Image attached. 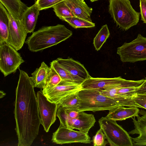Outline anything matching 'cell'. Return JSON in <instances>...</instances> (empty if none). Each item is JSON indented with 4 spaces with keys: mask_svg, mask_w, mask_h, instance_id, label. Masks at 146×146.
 Returning <instances> with one entry per match:
<instances>
[{
    "mask_svg": "<svg viewBox=\"0 0 146 146\" xmlns=\"http://www.w3.org/2000/svg\"><path fill=\"white\" fill-rule=\"evenodd\" d=\"M135 94L146 95V78L143 83L136 88Z\"/></svg>",
    "mask_w": 146,
    "mask_h": 146,
    "instance_id": "cell-33",
    "label": "cell"
},
{
    "mask_svg": "<svg viewBox=\"0 0 146 146\" xmlns=\"http://www.w3.org/2000/svg\"><path fill=\"white\" fill-rule=\"evenodd\" d=\"M125 80L120 76L113 78H93L91 76L82 84V89L100 91L120 84Z\"/></svg>",
    "mask_w": 146,
    "mask_h": 146,
    "instance_id": "cell-16",
    "label": "cell"
},
{
    "mask_svg": "<svg viewBox=\"0 0 146 146\" xmlns=\"http://www.w3.org/2000/svg\"><path fill=\"white\" fill-rule=\"evenodd\" d=\"M36 96L41 124L48 132L56 119L58 104L48 100L42 90L37 92Z\"/></svg>",
    "mask_w": 146,
    "mask_h": 146,
    "instance_id": "cell-8",
    "label": "cell"
},
{
    "mask_svg": "<svg viewBox=\"0 0 146 146\" xmlns=\"http://www.w3.org/2000/svg\"><path fill=\"white\" fill-rule=\"evenodd\" d=\"M77 92L70 94L61 100L58 104V108L62 106L64 108L78 111L80 102Z\"/></svg>",
    "mask_w": 146,
    "mask_h": 146,
    "instance_id": "cell-23",
    "label": "cell"
},
{
    "mask_svg": "<svg viewBox=\"0 0 146 146\" xmlns=\"http://www.w3.org/2000/svg\"><path fill=\"white\" fill-rule=\"evenodd\" d=\"M10 15L0 2V43H6L8 40L10 23Z\"/></svg>",
    "mask_w": 146,
    "mask_h": 146,
    "instance_id": "cell-21",
    "label": "cell"
},
{
    "mask_svg": "<svg viewBox=\"0 0 146 146\" xmlns=\"http://www.w3.org/2000/svg\"><path fill=\"white\" fill-rule=\"evenodd\" d=\"M14 114L19 146H30L37 137L41 123L36 95L27 74L19 69Z\"/></svg>",
    "mask_w": 146,
    "mask_h": 146,
    "instance_id": "cell-1",
    "label": "cell"
},
{
    "mask_svg": "<svg viewBox=\"0 0 146 146\" xmlns=\"http://www.w3.org/2000/svg\"><path fill=\"white\" fill-rule=\"evenodd\" d=\"M81 89V84L62 80L53 88L42 92L50 101L58 104L64 98L77 92Z\"/></svg>",
    "mask_w": 146,
    "mask_h": 146,
    "instance_id": "cell-10",
    "label": "cell"
},
{
    "mask_svg": "<svg viewBox=\"0 0 146 146\" xmlns=\"http://www.w3.org/2000/svg\"><path fill=\"white\" fill-rule=\"evenodd\" d=\"M0 2L9 13L16 19L21 20L28 7L21 0H0Z\"/></svg>",
    "mask_w": 146,
    "mask_h": 146,
    "instance_id": "cell-20",
    "label": "cell"
},
{
    "mask_svg": "<svg viewBox=\"0 0 146 146\" xmlns=\"http://www.w3.org/2000/svg\"><path fill=\"white\" fill-rule=\"evenodd\" d=\"M105 135L102 129L98 131L93 138V145L94 146H105L108 142L105 141Z\"/></svg>",
    "mask_w": 146,
    "mask_h": 146,
    "instance_id": "cell-29",
    "label": "cell"
},
{
    "mask_svg": "<svg viewBox=\"0 0 146 146\" xmlns=\"http://www.w3.org/2000/svg\"><path fill=\"white\" fill-rule=\"evenodd\" d=\"M139 114L136 117H131L134 125V129L128 133L129 134H137L139 136L135 138H132L133 146H146V110H141Z\"/></svg>",
    "mask_w": 146,
    "mask_h": 146,
    "instance_id": "cell-14",
    "label": "cell"
},
{
    "mask_svg": "<svg viewBox=\"0 0 146 146\" xmlns=\"http://www.w3.org/2000/svg\"><path fill=\"white\" fill-rule=\"evenodd\" d=\"M52 141L53 143L61 145L75 143L88 144L91 142L88 134L68 128L61 124L53 133Z\"/></svg>",
    "mask_w": 146,
    "mask_h": 146,
    "instance_id": "cell-9",
    "label": "cell"
},
{
    "mask_svg": "<svg viewBox=\"0 0 146 146\" xmlns=\"http://www.w3.org/2000/svg\"><path fill=\"white\" fill-rule=\"evenodd\" d=\"M109 12L117 26L127 31L138 23L140 13L136 11L129 0H109Z\"/></svg>",
    "mask_w": 146,
    "mask_h": 146,
    "instance_id": "cell-4",
    "label": "cell"
},
{
    "mask_svg": "<svg viewBox=\"0 0 146 146\" xmlns=\"http://www.w3.org/2000/svg\"><path fill=\"white\" fill-rule=\"evenodd\" d=\"M77 95L80 103L79 112L110 111L121 106L116 100L96 90L82 89L77 92Z\"/></svg>",
    "mask_w": 146,
    "mask_h": 146,
    "instance_id": "cell-3",
    "label": "cell"
},
{
    "mask_svg": "<svg viewBox=\"0 0 146 146\" xmlns=\"http://www.w3.org/2000/svg\"><path fill=\"white\" fill-rule=\"evenodd\" d=\"M90 0L91 2H94V1H97L98 0Z\"/></svg>",
    "mask_w": 146,
    "mask_h": 146,
    "instance_id": "cell-35",
    "label": "cell"
},
{
    "mask_svg": "<svg viewBox=\"0 0 146 146\" xmlns=\"http://www.w3.org/2000/svg\"><path fill=\"white\" fill-rule=\"evenodd\" d=\"M60 76L51 66L49 67L44 87L42 90L44 92L50 90L57 85L62 80Z\"/></svg>",
    "mask_w": 146,
    "mask_h": 146,
    "instance_id": "cell-24",
    "label": "cell"
},
{
    "mask_svg": "<svg viewBox=\"0 0 146 146\" xmlns=\"http://www.w3.org/2000/svg\"><path fill=\"white\" fill-rule=\"evenodd\" d=\"M141 20L146 24V0H139Z\"/></svg>",
    "mask_w": 146,
    "mask_h": 146,
    "instance_id": "cell-32",
    "label": "cell"
},
{
    "mask_svg": "<svg viewBox=\"0 0 146 146\" xmlns=\"http://www.w3.org/2000/svg\"><path fill=\"white\" fill-rule=\"evenodd\" d=\"M140 110L136 107H125L119 106L109 111L106 117L108 118L117 121L125 120L128 118L136 117L139 114Z\"/></svg>",
    "mask_w": 146,
    "mask_h": 146,
    "instance_id": "cell-19",
    "label": "cell"
},
{
    "mask_svg": "<svg viewBox=\"0 0 146 146\" xmlns=\"http://www.w3.org/2000/svg\"><path fill=\"white\" fill-rule=\"evenodd\" d=\"M50 64L54 68L62 80L74 82L70 73L60 65L56 60L51 62Z\"/></svg>",
    "mask_w": 146,
    "mask_h": 146,
    "instance_id": "cell-28",
    "label": "cell"
},
{
    "mask_svg": "<svg viewBox=\"0 0 146 146\" xmlns=\"http://www.w3.org/2000/svg\"><path fill=\"white\" fill-rule=\"evenodd\" d=\"M9 15V34L6 43L18 51L25 42L28 33L21 20L15 19Z\"/></svg>",
    "mask_w": 146,
    "mask_h": 146,
    "instance_id": "cell-11",
    "label": "cell"
},
{
    "mask_svg": "<svg viewBox=\"0 0 146 146\" xmlns=\"http://www.w3.org/2000/svg\"><path fill=\"white\" fill-rule=\"evenodd\" d=\"M100 128L111 146H133L132 139L129 133L116 121L106 116L98 121Z\"/></svg>",
    "mask_w": 146,
    "mask_h": 146,
    "instance_id": "cell-5",
    "label": "cell"
},
{
    "mask_svg": "<svg viewBox=\"0 0 146 146\" xmlns=\"http://www.w3.org/2000/svg\"><path fill=\"white\" fill-rule=\"evenodd\" d=\"M110 35L107 25L103 26L94 39L93 43L96 51H98L100 49Z\"/></svg>",
    "mask_w": 146,
    "mask_h": 146,
    "instance_id": "cell-25",
    "label": "cell"
},
{
    "mask_svg": "<svg viewBox=\"0 0 146 146\" xmlns=\"http://www.w3.org/2000/svg\"><path fill=\"white\" fill-rule=\"evenodd\" d=\"M65 109L68 116L70 118L74 119L78 117L79 112L78 111Z\"/></svg>",
    "mask_w": 146,
    "mask_h": 146,
    "instance_id": "cell-34",
    "label": "cell"
},
{
    "mask_svg": "<svg viewBox=\"0 0 146 146\" xmlns=\"http://www.w3.org/2000/svg\"></svg>",
    "mask_w": 146,
    "mask_h": 146,
    "instance_id": "cell-36",
    "label": "cell"
},
{
    "mask_svg": "<svg viewBox=\"0 0 146 146\" xmlns=\"http://www.w3.org/2000/svg\"><path fill=\"white\" fill-rule=\"evenodd\" d=\"M65 0H38L36 3L40 10L53 8L56 5Z\"/></svg>",
    "mask_w": 146,
    "mask_h": 146,
    "instance_id": "cell-30",
    "label": "cell"
},
{
    "mask_svg": "<svg viewBox=\"0 0 146 146\" xmlns=\"http://www.w3.org/2000/svg\"><path fill=\"white\" fill-rule=\"evenodd\" d=\"M72 32L64 25L43 27L33 33L25 41L29 50L36 52L56 45L71 37Z\"/></svg>",
    "mask_w": 146,
    "mask_h": 146,
    "instance_id": "cell-2",
    "label": "cell"
},
{
    "mask_svg": "<svg viewBox=\"0 0 146 146\" xmlns=\"http://www.w3.org/2000/svg\"><path fill=\"white\" fill-rule=\"evenodd\" d=\"M62 20L66 22L75 29L91 28L95 26V24L92 22H89L76 17H64Z\"/></svg>",
    "mask_w": 146,
    "mask_h": 146,
    "instance_id": "cell-26",
    "label": "cell"
},
{
    "mask_svg": "<svg viewBox=\"0 0 146 146\" xmlns=\"http://www.w3.org/2000/svg\"><path fill=\"white\" fill-rule=\"evenodd\" d=\"M56 60L70 73L76 83L82 84L91 76L83 64L72 58L63 59L59 58Z\"/></svg>",
    "mask_w": 146,
    "mask_h": 146,
    "instance_id": "cell-12",
    "label": "cell"
},
{
    "mask_svg": "<svg viewBox=\"0 0 146 146\" xmlns=\"http://www.w3.org/2000/svg\"><path fill=\"white\" fill-rule=\"evenodd\" d=\"M49 68L44 62H43L40 66L31 74L32 76L30 77L34 88H44Z\"/></svg>",
    "mask_w": 146,
    "mask_h": 146,
    "instance_id": "cell-22",
    "label": "cell"
},
{
    "mask_svg": "<svg viewBox=\"0 0 146 146\" xmlns=\"http://www.w3.org/2000/svg\"><path fill=\"white\" fill-rule=\"evenodd\" d=\"M96 122L94 115L81 111L79 112L77 118L74 119L69 118L64 126L72 129H76L88 134L89 130Z\"/></svg>",
    "mask_w": 146,
    "mask_h": 146,
    "instance_id": "cell-15",
    "label": "cell"
},
{
    "mask_svg": "<svg viewBox=\"0 0 146 146\" xmlns=\"http://www.w3.org/2000/svg\"><path fill=\"white\" fill-rule=\"evenodd\" d=\"M40 11L38 5L35 2L28 7L24 13L21 20L28 33L33 32Z\"/></svg>",
    "mask_w": 146,
    "mask_h": 146,
    "instance_id": "cell-18",
    "label": "cell"
},
{
    "mask_svg": "<svg viewBox=\"0 0 146 146\" xmlns=\"http://www.w3.org/2000/svg\"><path fill=\"white\" fill-rule=\"evenodd\" d=\"M132 99L137 107L146 110V95L135 94Z\"/></svg>",
    "mask_w": 146,
    "mask_h": 146,
    "instance_id": "cell-31",
    "label": "cell"
},
{
    "mask_svg": "<svg viewBox=\"0 0 146 146\" xmlns=\"http://www.w3.org/2000/svg\"><path fill=\"white\" fill-rule=\"evenodd\" d=\"M75 17L92 22L91 18L92 9L89 7L84 0H65Z\"/></svg>",
    "mask_w": 146,
    "mask_h": 146,
    "instance_id": "cell-17",
    "label": "cell"
},
{
    "mask_svg": "<svg viewBox=\"0 0 146 146\" xmlns=\"http://www.w3.org/2000/svg\"><path fill=\"white\" fill-rule=\"evenodd\" d=\"M144 80V79L136 81L125 79L124 81L120 84L99 91L105 96L116 100L121 106L136 107L132 99H126L121 97L117 94V91L118 88L121 87H131L138 88L143 83Z\"/></svg>",
    "mask_w": 146,
    "mask_h": 146,
    "instance_id": "cell-13",
    "label": "cell"
},
{
    "mask_svg": "<svg viewBox=\"0 0 146 146\" xmlns=\"http://www.w3.org/2000/svg\"><path fill=\"white\" fill-rule=\"evenodd\" d=\"M25 62L20 54L10 45L4 43L0 46V70L5 77L16 72Z\"/></svg>",
    "mask_w": 146,
    "mask_h": 146,
    "instance_id": "cell-7",
    "label": "cell"
},
{
    "mask_svg": "<svg viewBox=\"0 0 146 146\" xmlns=\"http://www.w3.org/2000/svg\"><path fill=\"white\" fill-rule=\"evenodd\" d=\"M53 8L56 15L61 20L64 17H75L64 1L56 5Z\"/></svg>",
    "mask_w": 146,
    "mask_h": 146,
    "instance_id": "cell-27",
    "label": "cell"
},
{
    "mask_svg": "<svg viewBox=\"0 0 146 146\" xmlns=\"http://www.w3.org/2000/svg\"><path fill=\"white\" fill-rule=\"evenodd\" d=\"M117 53L123 62L146 60V37L139 34L135 39L118 47Z\"/></svg>",
    "mask_w": 146,
    "mask_h": 146,
    "instance_id": "cell-6",
    "label": "cell"
}]
</instances>
